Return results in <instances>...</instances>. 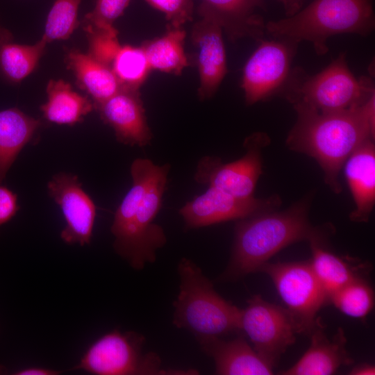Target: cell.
<instances>
[{
  "label": "cell",
  "instance_id": "cell-1",
  "mask_svg": "<svg viewBox=\"0 0 375 375\" xmlns=\"http://www.w3.org/2000/svg\"><path fill=\"white\" fill-rule=\"evenodd\" d=\"M293 106L297 119L287 137V146L313 158L326 185L340 193L339 174L344 162L362 143L374 140L375 93L365 103L340 111L319 112Z\"/></svg>",
  "mask_w": 375,
  "mask_h": 375
},
{
  "label": "cell",
  "instance_id": "cell-2",
  "mask_svg": "<svg viewBox=\"0 0 375 375\" xmlns=\"http://www.w3.org/2000/svg\"><path fill=\"white\" fill-rule=\"evenodd\" d=\"M170 166L137 158L131 166L132 185L116 210L110 231L115 252L135 270L156 261L167 241L154 222L160 211Z\"/></svg>",
  "mask_w": 375,
  "mask_h": 375
},
{
  "label": "cell",
  "instance_id": "cell-3",
  "mask_svg": "<svg viewBox=\"0 0 375 375\" xmlns=\"http://www.w3.org/2000/svg\"><path fill=\"white\" fill-rule=\"evenodd\" d=\"M310 199L306 197L286 210L238 220L230 262L220 278L233 281L260 272L282 249L321 235L308 219Z\"/></svg>",
  "mask_w": 375,
  "mask_h": 375
},
{
  "label": "cell",
  "instance_id": "cell-4",
  "mask_svg": "<svg viewBox=\"0 0 375 375\" xmlns=\"http://www.w3.org/2000/svg\"><path fill=\"white\" fill-rule=\"evenodd\" d=\"M373 0H314L287 18L265 24L274 38L311 43L318 55L327 53L326 42L338 34L367 36L374 29Z\"/></svg>",
  "mask_w": 375,
  "mask_h": 375
},
{
  "label": "cell",
  "instance_id": "cell-5",
  "mask_svg": "<svg viewBox=\"0 0 375 375\" xmlns=\"http://www.w3.org/2000/svg\"><path fill=\"white\" fill-rule=\"evenodd\" d=\"M178 295L174 302L173 324L197 339L221 337L240 331L241 309L224 299L193 261L183 258L178 265Z\"/></svg>",
  "mask_w": 375,
  "mask_h": 375
},
{
  "label": "cell",
  "instance_id": "cell-6",
  "mask_svg": "<svg viewBox=\"0 0 375 375\" xmlns=\"http://www.w3.org/2000/svg\"><path fill=\"white\" fill-rule=\"evenodd\" d=\"M293 105L319 112L349 109L365 103L375 93L372 80L356 78L341 53L325 69L309 76L302 69L291 70L281 91Z\"/></svg>",
  "mask_w": 375,
  "mask_h": 375
},
{
  "label": "cell",
  "instance_id": "cell-7",
  "mask_svg": "<svg viewBox=\"0 0 375 375\" xmlns=\"http://www.w3.org/2000/svg\"><path fill=\"white\" fill-rule=\"evenodd\" d=\"M145 339L134 331L114 329L91 344L71 370L96 375L197 374L192 369H165L153 352L143 353Z\"/></svg>",
  "mask_w": 375,
  "mask_h": 375
},
{
  "label": "cell",
  "instance_id": "cell-8",
  "mask_svg": "<svg viewBox=\"0 0 375 375\" xmlns=\"http://www.w3.org/2000/svg\"><path fill=\"white\" fill-rule=\"evenodd\" d=\"M266 273L291 315L298 333L310 334L319 320L317 314L328 302L309 262L265 263Z\"/></svg>",
  "mask_w": 375,
  "mask_h": 375
},
{
  "label": "cell",
  "instance_id": "cell-9",
  "mask_svg": "<svg viewBox=\"0 0 375 375\" xmlns=\"http://www.w3.org/2000/svg\"><path fill=\"white\" fill-rule=\"evenodd\" d=\"M240 331L250 340L254 350L273 365L295 342L298 333L288 310L260 295L251 297L241 309Z\"/></svg>",
  "mask_w": 375,
  "mask_h": 375
},
{
  "label": "cell",
  "instance_id": "cell-10",
  "mask_svg": "<svg viewBox=\"0 0 375 375\" xmlns=\"http://www.w3.org/2000/svg\"><path fill=\"white\" fill-rule=\"evenodd\" d=\"M265 134L258 133L244 142L245 154L238 160L224 164L215 156L199 160L194 180L213 187L235 197H253L254 190L262 174L261 151L268 142Z\"/></svg>",
  "mask_w": 375,
  "mask_h": 375
},
{
  "label": "cell",
  "instance_id": "cell-11",
  "mask_svg": "<svg viewBox=\"0 0 375 375\" xmlns=\"http://www.w3.org/2000/svg\"><path fill=\"white\" fill-rule=\"evenodd\" d=\"M260 42L243 69L241 87L249 106L282 91L298 45L293 41L279 38Z\"/></svg>",
  "mask_w": 375,
  "mask_h": 375
},
{
  "label": "cell",
  "instance_id": "cell-12",
  "mask_svg": "<svg viewBox=\"0 0 375 375\" xmlns=\"http://www.w3.org/2000/svg\"><path fill=\"white\" fill-rule=\"evenodd\" d=\"M281 205L276 194L266 199H241L213 187L186 203L179 210L186 228H198L240 220L276 210Z\"/></svg>",
  "mask_w": 375,
  "mask_h": 375
},
{
  "label": "cell",
  "instance_id": "cell-13",
  "mask_svg": "<svg viewBox=\"0 0 375 375\" xmlns=\"http://www.w3.org/2000/svg\"><path fill=\"white\" fill-rule=\"evenodd\" d=\"M49 196L60 206L65 226L60 238L69 244H90L96 217V206L83 190L77 176L60 172L47 184Z\"/></svg>",
  "mask_w": 375,
  "mask_h": 375
},
{
  "label": "cell",
  "instance_id": "cell-14",
  "mask_svg": "<svg viewBox=\"0 0 375 375\" xmlns=\"http://www.w3.org/2000/svg\"><path fill=\"white\" fill-rule=\"evenodd\" d=\"M200 16L192 27L191 38L200 80L198 94L201 100H206L217 92L227 73V65L222 26L208 15Z\"/></svg>",
  "mask_w": 375,
  "mask_h": 375
},
{
  "label": "cell",
  "instance_id": "cell-15",
  "mask_svg": "<svg viewBox=\"0 0 375 375\" xmlns=\"http://www.w3.org/2000/svg\"><path fill=\"white\" fill-rule=\"evenodd\" d=\"M94 108L101 119L113 128L119 142L138 147L150 143L152 133L147 122L139 89L122 87Z\"/></svg>",
  "mask_w": 375,
  "mask_h": 375
},
{
  "label": "cell",
  "instance_id": "cell-16",
  "mask_svg": "<svg viewBox=\"0 0 375 375\" xmlns=\"http://www.w3.org/2000/svg\"><path fill=\"white\" fill-rule=\"evenodd\" d=\"M200 1L199 15H208L217 20L231 40L242 38L262 40L265 24L256 10L264 7L263 0Z\"/></svg>",
  "mask_w": 375,
  "mask_h": 375
},
{
  "label": "cell",
  "instance_id": "cell-17",
  "mask_svg": "<svg viewBox=\"0 0 375 375\" xmlns=\"http://www.w3.org/2000/svg\"><path fill=\"white\" fill-rule=\"evenodd\" d=\"M197 340L201 349L213 359L217 374H273L274 365L261 357L243 337L231 340L208 337Z\"/></svg>",
  "mask_w": 375,
  "mask_h": 375
},
{
  "label": "cell",
  "instance_id": "cell-18",
  "mask_svg": "<svg viewBox=\"0 0 375 375\" xmlns=\"http://www.w3.org/2000/svg\"><path fill=\"white\" fill-rule=\"evenodd\" d=\"M345 177L352 194L355 209L349 218L367 222L375 203V147L373 140L358 147L344 164Z\"/></svg>",
  "mask_w": 375,
  "mask_h": 375
},
{
  "label": "cell",
  "instance_id": "cell-19",
  "mask_svg": "<svg viewBox=\"0 0 375 375\" xmlns=\"http://www.w3.org/2000/svg\"><path fill=\"white\" fill-rule=\"evenodd\" d=\"M311 342L302 357L290 368L281 372L284 375H330L342 365L353 362L345 349L346 338L340 328L329 340L320 322L310 334Z\"/></svg>",
  "mask_w": 375,
  "mask_h": 375
},
{
  "label": "cell",
  "instance_id": "cell-20",
  "mask_svg": "<svg viewBox=\"0 0 375 375\" xmlns=\"http://www.w3.org/2000/svg\"><path fill=\"white\" fill-rule=\"evenodd\" d=\"M40 124V120L16 108L0 111V184Z\"/></svg>",
  "mask_w": 375,
  "mask_h": 375
},
{
  "label": "cell",
  "instance_id": "cell-21",
  "mask_svg": "<svg viewBox=\"0 0 375 375\" xmlns=\"http://www.w3.org/2000/svg\"><path fill=\"white\" fill-rule=\"evenodd\" d=\"M67 63L79 85L92 97L94 106L111 97L122 88L112 68L89 53L72 50L67 54Z\"/></svg>",
  "mask_w": 375,
  "mask_h": 375
},
{
  "label": "cell",
  "instance_id": "cell-22",
  "mask_svg": "<svg viewBox=\"0 0 375 375\" xmlns=\"http://www.w3.org/2000/svg\"><path fill=\"white\" fill-rule=\"evenodd\" d=\"M47 94V100L41 106V110L44 117L53 123L74 125L94 108L89 99L74 91L62 80H51Z\"/></svg>",
  "mask_w": 375,
  "mask_h": 375
},
{
  "label": "cell",
  "instance_id": "cell-23",
  "mask_svg": "<svg viewBox=\"0 0 375 375\" xmlns=\"http://www.w3.org/2000/svg\"><path fill=\"white\" fill-rule=\"evenodd\" d=\"M319 235L309 240L312 252L310 263L329 302L331 296L336 291L355 279L362 278L359 270L361 265H352L326 249Z\"/></svg>",
  "mask_w": 375,
  "mask_h": 375
},
{
  "label": "cell",
  "instance_id": "cell-24",
  "mask_svg": "<svg viewBox=\"0 0 375 375\" xmlns=\"http://www.w3.org/2000/svg\"><path fill=\"white\" fill-rule=\"evenodd\" d=\"M185 31L182 27L167 26L161 37L144 42L143 49L151 69L180 75L190 64L184 51Z\"/></svg>",
  "mask_w": 375,
  "mask_h": 375
},
{
  "label": "cell",
  "instance_id": "cell-25",
  "mask_svg": "<svg viewBox=\"0 0 375 375\" xmlns=\"http://www.w3.org/2000/svg\"><path fill=\"white\" fill-rule=\"evenodd\" d=\"M47 42L42 38L33 45H22L10 42L0 44V68L5 76L19 83L36 67Z\"/></svg>",
  "mask_w": 375,
  "mask_h": 375
},
{
  "label": "cell",
  "instance_id": "cell-26",
  "mask_svg": "<svg viewBox=\"0 0 375 375\" xmlns=\"http://www.w3.org/2000/svg\"><path fill=\"white\" fill-rule=\"evenodd\" d=\"M329 302L346 315L362 319L374 307V294L369 284L359 278L333 293Z\"/></svg>",
  "mask_w": 375,
  "mask_h": 375
},
{
  "label": "cell",
  "instance_id": "cell-27",
  "mask_svg": "<svg viewBox=\"0 0 375 375\" xmlns=\"http://www.w3.org/2000/svg\"><path fill=\"white\" fill-rule=\"evenodd\" d=\"M111 68L122 87L139 89L151 70L143 49L121 47Z\"/></svg>",
  "mask_w": 375,
  "mask_h": 375
},
{
  "label": "cell",
  "instance_id": "cell-28",
  "mask_svg": "<svg viewBox=\"0 0 375 375\" xmlns=\"http://www.w3.org/2000/svg\"><path fill=\"white\" fill-rule=\"evenodd\" d=\"M81 0H56L47 18L42 38L47 43L67 39L78 26Z\"/></svg>",
  "mask_w": 375,
  "mask_h": 375
},
{
  "label": "cell",
  "instance_id": "cell-29",
  "mask_svg": "<svg viewBox=\"0 0 375 375\" xmlns=\"http://www.w3.org/2000/svg\"><path fill=\"white\" fill-rule=\"evenodd\" d=\"M89 40V54L94 59L111 67L112 61L121 48L115 28L103 30L84 28Z\"/></svg>",
  "mask_w": 375,
  "mask_h": 375
},
{
  "label": "cell",
  "instance_id": "cell-30",
  "mask_svg": "<svg viewBox=\"0 0 375 375\" xmlns=\"http://www.w3.org/2000/svg\"><path fill=\"white\" fill-rule=\"evenodd\" d=\"M130 1L96 0L94 9L84 17V28L103 30L114 28V22L123 14Z\"/></svg>",
  "mask_w": 375,
  "mask_h": 375
},
{
  "label": "cell",
  "instance_id": "cell-31",
  "mask_svg": "<svg viewBox=\"0 0 375 375\" xmlns=\"http://www.w3.org/2000/svg\"><path fill=\"white\" fill-rule=\"evenodd\" d=\"M144 1L165 15L169 26L182 27L185 23L192 19L193 2L192 0Z\"/></svg>",
  "mask_w": 375,
  "mask_h": 375
},
{
  "label": "cell",
  "instance_id": "cell-32",
  "mask_svg": "<svg viewBox=\"0 0 375 375\" xmlns=\"http://www.w3.org/2000/svg\"><path fill=\"white\" fill-rule=\"evenodd\" d=\"M19 210L17 194L0 184V227L12 219Z\"/></svg>",
  "mask_w": 375,
  "mask_h": 375
},
{
  "label": "cell",
  "instance_id": "cell-33",
  "mask_svg": "<svg viewBox=\"0 0 375 375\" xmlns=\"http://www.w3.org/2000/svg\"><path fill=\"white\" fill-rule=\"evenodd\" d=\"M61 372L43 367H29L13 372L15 375H58Z\"/></svg>",
  "mask_w": 375,
  "mask_h": 375
},
{
  "label": "cell",
  "instance_id": "cell-34",
  "mask_svg": "<svg viewBox=\"0 0 375 375\" xmlns=\"http://www.w3.org/2000/svg\"><path fill=\"white\" fill-rule=\"evenodd\" d=\"M283 5L286 15L291 16L300 10L301 0H279Z\"/></svg>",
  "mask_w": 375,
  "mask_h": 375
},
{
  "label": "cell",
  "instance_id": "cell-35",
  "mask_svg": "<svg viewBox=\"0 0 375 375\" xmlns=\"http://www.w3.org/2000/svg\"><path fill=\"white\" fill-rule=\"evenodd\" d=\"M351 375H374L375 367L372 365L362 364L353 367L349 372Z\"/></svg>",
  "mask_w": 375,
  "mask_h": 375
},
{
  "label": "cell",
  "instance_id": "cell-36",
  "mask_svg": "<svg viewBox=\"0 0 375 375\" xmlns=\"http://www.w3.org/2000/svg\"><path fill=\"white\" fill-rule=\"evenodd\" d=\"M12 39V35L10 32L0 26V44L3 42H10Z\"/></svg>",
  "mask_w": 375,
  "mask_h": 375
}]
</instances>
